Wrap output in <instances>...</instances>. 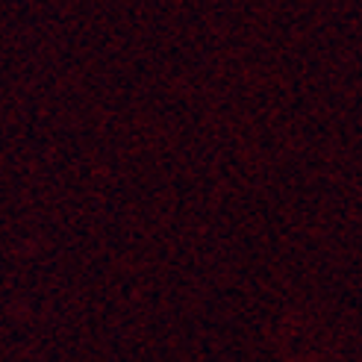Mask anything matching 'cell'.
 I'll list each match as a JSON object with an SVG mask.
<instances>
[]
</instances>
